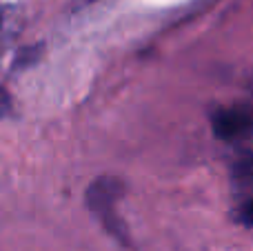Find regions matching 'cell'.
<instances>
[{
    "label": "cell",
    "mask_w": 253,
    "mask_h": 251,
    "mask_svg": "<svg viewBox=\"0 0 253 251\" xmlns=\"http://www.w3.org/2000/svg\"><path fill=\"white\" fill-rule=\"evenodd\" d=\"M125 196V182L114 176H100L89 185L84 203L89 211L93 213L100 227L111 236L114 240L123 245H129V231H126L125 220L118 213V205Z\"/></svg>",
    "instance_id": "6da1fadb"
},
{
    "label": "cell",
    "mask_w": 253,
    "mask_h": 251,
    "mask_svg": "<svg viewBox=\"0 0 253 251\" xmlns=\"http://www.w3.org/2000/svg\"><path fill=\"white\" fill-rule=\"evenodd\" d=\"M211 129L215 138L224 142L253 138V105L220 107L211 116Z\"/></svg>",
    "instance_id": "7a4b0ae2"
},
{
    "label": "cell",
    "mask_w": 253,
    "mask_h": 251,
    "mask_svg": "<svg viewBox=\"0 0 253 251\" xmlns=\"http://www.w3.org/2000/svg\"><path fill=\"white\" fill-rule=\"evenodd\" d=\"M238 220L247 227H253V189H251V196L245 200V203L238 207Z\"/></svg>",
    "instance_id": "3957f363"
},
{
    "label": "cell",
    "mask_w": 253,
    "mask_h": 251,
    "mask_svg": "<svg viewBox=\"0 0 253 251\" xmlns=\"http://www.w3.org/2000/svg\"><path fill=\"white\" fill-rule=\"evenodd\" d=\"M9 105H11V100H9L7 91H4L2 87H0V120L4 118V114L9 111Z\"/></svg>",
    "instance_id": "277c9868"
}]
</instances>
